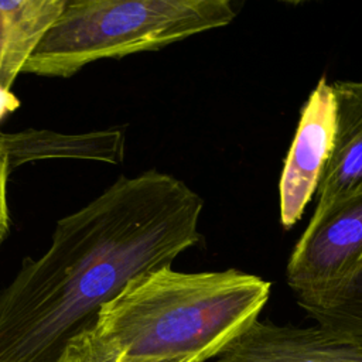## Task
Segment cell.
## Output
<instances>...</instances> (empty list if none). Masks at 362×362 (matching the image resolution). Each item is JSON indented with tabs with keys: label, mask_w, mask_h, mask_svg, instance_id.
Segmentation results:
<instances>
[{
	"label": "cell",
	"mask_w": 362,
	"mask_h": 362,
	"mask_svg": "<svg viewBox=\"0 0 362 362\" xmlns=\"http://www.w3.org/2000/svg\"><path fill=\"white\" fill-rule=\"evenodd\" d=\"M331 86L335 132L315 208L362 191V81H337Z\"/></svg>",
	"instance_id": "52a82bcc"
},
{
	"label": "cell",
	"mask_w": 362,
	"mask_h": 362,
	"mask_svg": "<svg viewBox=\"0 0 362 362\" xmlns=\"http://www.w3.org/2000/svg\"><path fill=\"white\" fill-rule=\"evenodd\" d=\"M66 0H0V88L10 90Z\"/></svg>",
	"instance_id": "9c48e42d"
},
{
	"label": "cell",
	"mask_w": 362,
	"mask_h": 362,
	"mask_svg": "<svg viewBox=\"0 0 362 362\" xmlns=\"http://www.w3.org/2000/svg\"><path fill=\"white\" fill-rule=\"evenodd\" d=\"M61 362H188L185 359H146L126 355L90 328L71 341Z\"/></svg>",
	"instance_id": "8fae6325"
},
{
	"label": "cell",
	"mask_w": 362,
	"mask_h": 362,
	"mask_svg": "<svg viewBox=\"0 0 362 362\" xmlns=\"http://www.w3.org/2000/svg\"><path fill=\"white\" fill-rule=\"evenodd\" d=\"M335 132V98L321 76L305 100L279 181L280 221L290 229L318 189Z\"/></svg>",
	"instance_id": "5b68a950"
},
{
	"label": "cell",
	"mask_w": 362,
	"mask_h": 362,
	"mask_svg": "<svg viewBox=\"0 0 362 362\" xmlns=\"http://www.w3.org/2000/svg\"><path fill=\"white\" fill-rule=\"evenodd\" d=\"M362 262V191L315 208L287 263V284L311 315L327 307Z\"/></svg>",
	"instance_id": "277c9868"
},
{
	"label": "cell",
	"mask_w": 362,
	"mask_h": 362,
	"mask_svg": "<svg viewBox=\"0 0 362 362\" xmlns=\"http://www.w3.org/2000/svg\"><path fill=\"white\" fill-rule=\"evenodd\" d=\"M10 173L18 165L48 158H82L117 164L124 154V133L120 129L64 134L27 129L0 133Z\"/></svg>",
	"instance_id": "ba28073f"
},
{
	"label": "cell",
	"mask_w": 362,
	"mask_h": 362,
	"mask_svg": "<svg viewBox=\"0 0 362 362\" xmlns=\"http://www.w3.org/2000/svg\"><path fill=\"white\" fill-rule=\"evenodd\" d=\"M310 317L335 337L362 348V262L332 301Z\"/></svg>",
	"instance_id": "30bf717a"
},
{
	"label": "cell",
	"mask_w": 362,
	"mask_h": 362,
	"mask_svg": "<svg viewBox=\"0 0 362 362\" xmlns=\"http://www.w3.org/2000/svg\"><path fill=\"white\" fill-rule=\"evenodd\" d=\"M1 133V132H0ZM10 174L7 156L0 139V245L6 239L10 228V214L7 205V178Z\"/></svg>",
	"instance_id": "7c38bea8"
},
{
	"label": "cell",
	"mask_w": 362,
	"mask_h": 362,
	"mask_svg": "<svg viewBox=\"0 0 362 362\" xmlns=\"http://www.w3.org/2000/svg\"><path fill=\"white\" fill-rule=\"evenodd\" d=\"M235 16L229 0H66L23 72L69 78L93 61L160 49Z\"/></svg>",
	"instance_id": "3957f363"
},
{
	"label": "cell",
	"mask_w": 362,
	"mask_h": 362,
	"mask_svg": "<svg viewBox=\"0 0 362 362\" xmlns=\"http://www.w3.org/2000/svg\"><path fill=\"white\" fill-rule=\"evenodd\" d=\"M270 283L236 269H160L132 280L99 311L95 331L129 356L205 362L257 318Z\"/></svg>",
	"instance_id": "7a4b0ae2"
},
{
	"label": "cell",
	"mask_w": 362,
	"mask_h": 362,
	"mask_svg": "<svg viewBox=\"0 0 362 362\" xmlns=\"http://www.w3.org/2000/svg\"><path fill=\"white\" fill-rule=\"evenodd\" d=\"M215 362H362V348L318 324L294 327L256 320Z\"/></svg>",
	"instance_id": "8992f818"
},
{
	"label": "cell",
	"mask_w": 362,
	"mask_h": 362,
	"mask_svg": "<svg viewBox=\"0 0 362 362\" xmlns=\"http://www.w3.org/2000/svg\"><path fill=\"white\" fill-rule=\"evenodd\" d=\"M20 106V100L17 96L7 89L0 88V122L11 112H14Z\"/></svg>",
	"instance_id": "4fadbf2b"
},
{
	"label": "cell",
	"mask_w": 362,
	"mask_h": 362,
	"mask_svg": "<svg viewBox=\"0 0 362 362\" xmlns=\"http://www.w3.org/2000/svg\"><path fill=\"white\" fill-rule=\"evenodd\" d=\"M202 206L181 180L148 170L59 219L48 250L0 291V362H61L132 280L199 242Z\"/></svg>",
	"instance_id": "6da1fadb"
}]
</instances>
